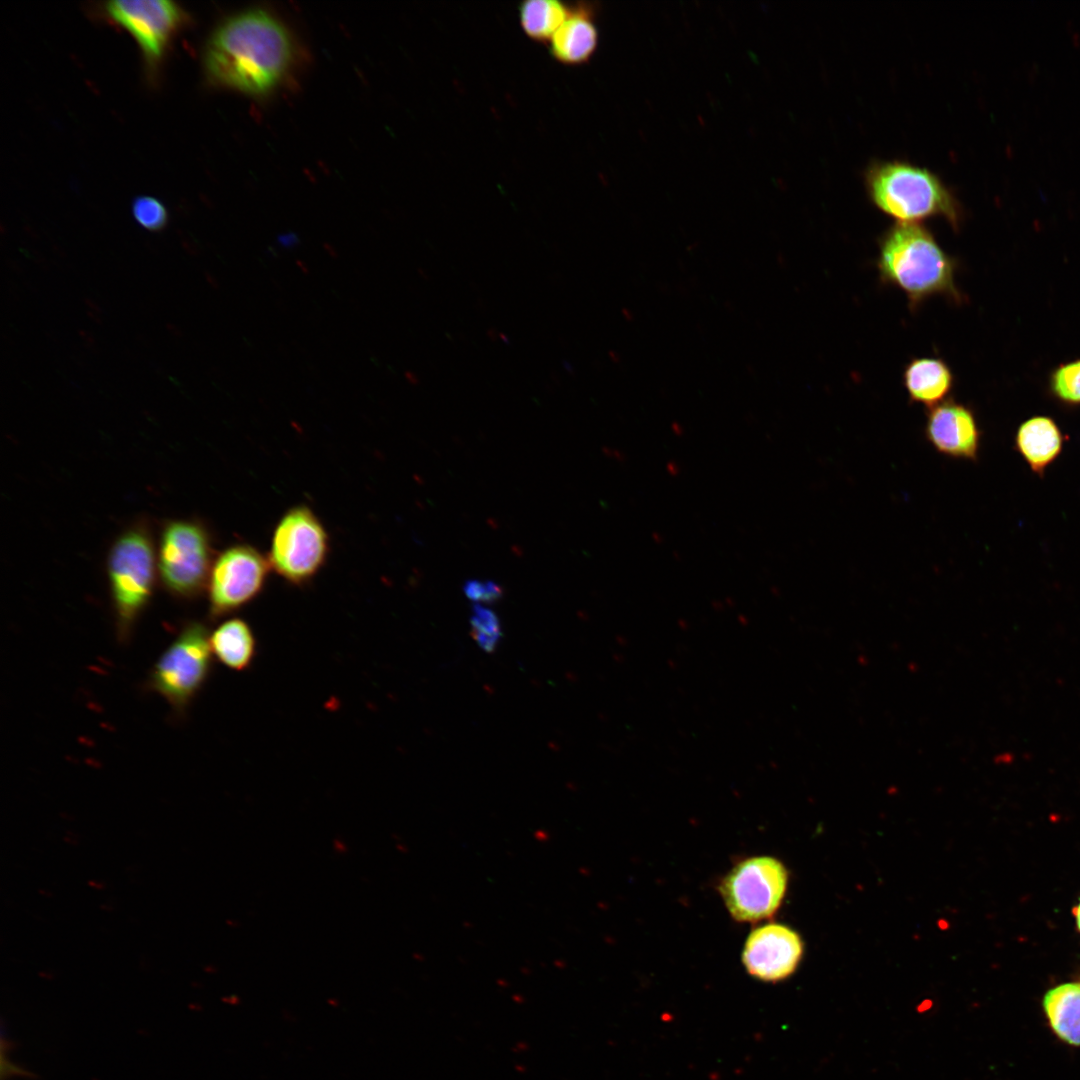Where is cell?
I'll return each mask as SVG.
<instances>
[{"label":"cell","mask_w":1080,"mask_h":1080,"mask_svg":"<svg viewBox=\"0 0 1080 1080\" xmlns=\"http://www.w3.org/2000/svg\"><path fill=\"white\" fill-rule=\"evenodd\" d=\"M324 249L330 256H332L334 258H336L338 256V252H337L336 248H334L330 244H324Z\"/></svg>","instance_id":"obj_26"},{"label":"cell","mask_w":1080,"mask_h":1080,"mask_svg":"<svg viewBox=\"0 0 1080 1080\" xmlns=\"http://www.w3.org/2000/svg\"><path fill=\"white\" fill-rule=\"evenodd\" d=\"M297 265L304 273L309 272V268L307 267V265L304 262H302L300 260H297Z\"/></svg>","instance_id":"obj_27"},{"label":"cell","mask_w":1080,"mask_h":1080,"mask_svg":"<svg viewBox=\"0 0 1080 1080\" xmlns=\"http://www.w3.org/2000/svg\"><path fill=\"white\" fill-rule=\"evenodd\" d=\"M925 436L941 454L975 460L980 447V430L973 412L954 399L931 407L926 415Z\"/></svg>","instance_id":"obj_12"},{"label":"cell","mask_w":1080,"mask_h":1080,"mask_svg":"<svg viewBox=\"0 0 1080 1080\" xmlns=\"http://www.w3.org/2000/svg\"><path fill=\"white\" fill-rule=\"evenodd\" d=\"M212 653L236 671L247 669L256 653V639L250 625L241 618H230L210 635Z\"/></svg>","instance_id":"obj_17"},{"label":"cell","mask_w":1080,"mask_h":1080,"mask_svg":"<svg viewBox=\"0 0 1080 1080\" xmlns=\"http://www.w3.org/2000/svg\"><path fill=\"white\" fill-rule=\"evenodd\" d=\"M465 596L471 601H483L485 595V581L475 579L467 580L463 585Z\"/></svg>","instance_id":"obj_22"},{"label":"cell","mask_w":1080,"mask_h":1080,"mask_svg":"<svg viewBox=\"0 0 1080 1080\" xmlns=\"http://www.w3.org/2000/svg\"><path fill=\"white\" fill-rule=\"evenodd\" d=\"M471 633L484 634L491 637L501 638L502 630L496 613L481 604L472 606L470 617Z\"/></svg>","instance_id":"obj_21"},{"label":"cell","mask_w":1080,"mask_h":1080,"mask_svg":"<svg viewBox=\"0 0 1080 1080\" xmlns=\"http://www.w3.org/2000/svg\"><path fill=\"white\" fill-rule=\"evenodd\" d=\"M1055 396L1070 404H1080V360L1057 368L1051 377Z\"/></svg>","instance_id":"obj_20"},{"label":"cell","mask_w":1080,"mask_h":1080,"mask_svg":"<svg viewBox=\"0 0 1080 1080\" xmlns=\"http://www.w3.org/2000/svg\"><path fill=\"white\" fill-rule=\"evenodd\" d=\"M156 556L158 577L173 596L194 599L207 588L215 557L212 535L199 520L166 521Z\"/></svg>","instance_id":"obj_5"},{"label":"cell","mask_w":1080,"mask_h":1080,"mask_svg":"<svg viewBox=\"0 0 1080 1080\" xmlns=\"http://www.w3.org/2000/svg\"><path fill=\"white\" fill-rule=\"evenodd\" d=\"M295 43L287 27L261 9L225 19L210 35L203 53L208 80L252 96L276 90L295 63Z\"/></svg>","instance_id":"obj_1"},{"label":"cell","mask_w":1080,"mask_h":1080,"mask_svg":"<svg viewBox=\"0 0 1080 1080\" xmlns=\"http://www.w3.org/2000/svg\"><path fill=\"white\" fill-rule=\"evenodd\" d=\"M1073 916L1075 918L1077 930L1080 932V899L1077 905L1073 908Z\"/></svg>","instance_id":"obj_25"},{"label":"cell","mask_w":1080,"mask_h":1080,"mask_svg":"<svg viewBox=\"0 0 1080 1080\" xmlns=\"http://www.w3.org/2000/svg\"><path fill=\"white\" fill-rule=\"evenodd\" d=\"M1074 39H1075V40H1074L1075 42H1080V40H1079V39H1080V36H1079V34H1078V33H1075V34H1074Z\"/></svg>","instance_id":"obj_28"},{"label":"cell","mask_w":1080,"mask_h":1080,"mask_svg":"<svg viewBox=\"0 0 1080 1080\" xmlns=\"http://www.w3.org/2000/svg\"><path fill=\"white\" fill-rule=\"evenodd\" d=\"M877 268L883 282L904 292L911 310L933 296L959 302L957 263L920 223H895L879 239Z\"/></svg>","instance_id":"obj_2"},{"label":"cell","mask_w":1080,"mask_h":1080,"mask_svg":"<svg viewBox=\"0 0 1080 1080\" xmlns=\"http://www.w3.org/2000/svg\"><path fill=\"white\" fill-rule=\"evenodd\" d=\"M903 384L912 402L929 408L941 403L954 386V375L941 358L911 359L903 371Z\"/></svg>","instance_id":"obj_14"},{"label":"cell","mask_w":1080,"mask_h":1080,"mask_svg":"<svg viewBox=\"0 0 1080 1080\" xmlns=\"http://www.w3.org/2000/svg\"><path fill=\"white\" fill-rule=\"evenodd\" d=\"M132 215L141 227L151 232L163 230L168 223L165 205L152 196L136 197L132 202Z\"/></svg>","instance_id":"obj_19"},{"label":"cell","mask_w":1080,"mask_h":1080,"mask_svg":"<svg viewBox=\"0 0 1080 1080\" xmlns=\"http://www.w3.org/2000/svg\"><path fill=\"white\" fill-rule=\"evenodd\" d=\"M211 666L208 629L190 621L154 664L148 685L177 713H183L206 682Z\"/></svg>","instance_id":"obj_7"},{"label":"cell","mask_w":1080,"mask_h":1080,"mask_svg":"<svg viewBox=\"0 0 1080 1080\" xmlns=\"http://www.w3.org/2000/svg\"><path fill=\"white\" fill-rule=\"evenodd\" d=\"M270 564L254 546H228L214 559L207 591L209 617L219 619L254 600L264 589Z\"/></svg>","instance_id":"obj_9"},{"label":"cell","mask_w":1080,"mask_h":1080,"mask_svg":"<svg viewBox=\"0 0 1080 1080\" xmlns=\"http://www.w3.org/2000/svg\"><path fill=\"white\" fill-rule=\"evenodd\" d=\"M788 872L778 859L754 856L735 864L718 886L722 900L738 922L771 918L786 893Z\"/></svg>","instance_id":"obj_8"},{"label":"cell","mask_w":1080,"mask_h":1080,"mask_svg":"<svg viewBox=\"0 0 1080 1080\" xmlns=\"http://www.w3.org/2000/svg\"><path fill=\"white\" fill-rule=\"evenodd\" d=\"M503 596V588L494 581H485V595L483 602L493 603L501 599Z\"/></svg>","instance_id":"obj_23"},{"label":"cell","mask_w":1080,"mask_h":1080,"mask_svg":"<svg viewBox=\"0 0 1080 1080\" xmlns=\"http://www.w3.org/2000/svg\"><path fill=\"white\" fill-rule=\"evenodd\" d=\"M596 8L590 2L572 5L569 17L549 42V52L563 65L577 66L590 61L599 43Z\"/></svg>","instance_id":"obj_13"},{"label":"cell","mask_w":1080,"mask_h":1080,"mask_svg":"<svg viewBox=\"0 0 1080 1080\" xmlns=\"http://www.w3.org/2000/svg\"><path fill=\"white\" fill-rule=\"evenodd\" d=\"M1064 437L1049 417L1035 416L1024 421L1015 436L1017 451L1031 470L1042 475L1063 448Z\"/></svg>","instance_id":"obj_15"},{"label":"cell","mask_w":1080,"mask_h":1080,"mask_svg":"<svg viewBox=\"0 0 1080 1080\" xmlns=\"http://www.w3.org/2000/svg\"><path fill=\"white\" fill-rule=\"evenodd\" d=\"M330 553L329 534L306 505L288 509L274 527L268 561L286 582L303 586L325 566Z\"/></svg>","instance_id":"obj_6"},{"label":"cell","mask_w":1080,"mask_h":1080,"mask_svg":"<svg viewBox=\"0 0 1080 1080\" xmlns=\"http://www.w3.org/2000/svg\"><path fill=\"white\" fill-rule=\"evenodd\" d=\"M103 10L133 36L151 75L157 73L170 43L187 18L184 10L169 0L109 1Z\"/></svg>","instance_id":"obj_10"},{"label":"cell","mask_w":1080,"mask_h":1080,"mask_svg":"<svg viewBox=\"0 0 1080 1080\" xmlns=\"http://www.w3.org/2000/svg\"><path fill=\"white\" fill-rule=\"evenodd\" d=\"M868 198L897 223L943 218L958 230L963 208L952 189L933 171L906 160H874L864 172Z\"/></svg>","instance_id":"obj_3"},{"label":"cell","mask_w":1080,"mask_h":1080,"mask_svg":"<svg viewBox=\"0 0 1080 1080\" xmlns=\"http://www.w3.org/2000/svg\"><path fill=\"white\" fill-rule=\"evenodd\" d=\"M1042 1009L1056 1037L1071 1046H1080V976L1046 991Z\"/></svg>","instance_id":"obj_16"},{"label":"cell","mask_w":1080,"mask_h":1080,"mask_svg":"<svg viewBox=\"0 0 1080 1080\" xmlns=\"http://www.w3.org/2000/svg\"><path fill=\"white\" fill-rule=\"evenodd\" d=\"M572 5L559 0H527L518 5L522 31L537 43L549 44L570 15Z\"/></svg>","instance_id":"obj_18"},{"label":"cell","mask_w":1080,"mask_h":1080,"mask_svg":"<svg viewBox=\"0 0 1080 1080\" xmlns=\"http://www.w3.org/2000/svg\"><path fill=\"white\" fill-rule=\"evenodd\" d=\"M107 574L118 640L126 642L152 597L158 575L155 544L144 521L134 523L114 541Z\"/></svg>","instance_id":"obj_4"},{"label":"cell","mask_w":1080,"mask_h":1080,"mask_svg":"<svg viewBox=\"0 0 1080 1080\" xmlns=\"http://www.w3.org/2000/svg\"><path fill=\"white\" fill-rule=\"evenodd\" d=\"M280 245L285 248H294L299 244V239L295 234L281 235L278 238Z\"/></svg>","instance_id":"obj_24"},{"label":"cell","mask_w":1080,"mask_h":1080,"mask_svg":"<svg viewBox=\"0 0 1080 1080\" xmlns=\"http://www.w3.org/2000/svg\"><path fill=\"white\" fill-rule=\"evenodd\" d=\"M802 953L803 943L796 931L783 924L767 923L748 935L742 962L752 977L777 982L796 970Z\"/></svg>","instance_id":"obj_11"}]
</instances>
